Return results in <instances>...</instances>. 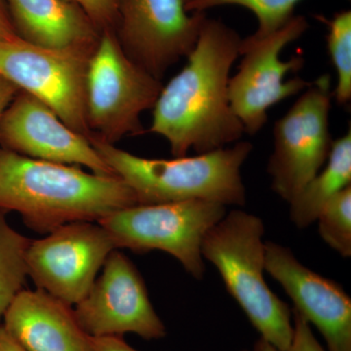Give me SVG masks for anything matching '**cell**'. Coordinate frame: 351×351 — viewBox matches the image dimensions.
<instances>
[{
	"label": "cell",
	"mask_w": 351,
	"mask_h": 351,
	"mask_svg": "<svg viewBox=\"0 0 351 351\" xmlns=\"http://www.w3.org/2000/svg\"><path fill=\"white\" fill-rule=\"evenodd\" d=\"M241 40L225 23L207 17L186 66L161 89L149 132L165 138L175 157L223 149L243 136L228 98Z\"/></svg>",
	"instance_id": "6da1fadb"
},
{
	"label": "cell",
	"mask_w": 351,
	"mask_h": 351,
	"mask_svg": "<svg viewBox=\"0 0 351 351\" xmlns=\"http://www.w3.org/2000/svg\"><path fill=\"white\" fill-rule=\"evenodd\" d=\"M138 204L117 176L86 173L0 149V210L20 214L27 228L46 235L73 221H96Z\"/></svg>",
	"instance_id": "7a4b0ae2"
},
{
	"label": "cell",
	"mask_w": 351,
	"mask_h": 351,
	"mask_svg": "<svg viewBox=\"0 0 351 351\" xmlns=\"http://www.w3.org/2000/svg\"><path fill=\"white\" fill-rule=\"evenodd\" d=\"M89 141L113 173L133 191L138 204L191 200L225 206L246 203L241 167L253 151L251 143L239 142L193 157L149 159L97 138Z\"/></svg>",
	"instance_id": "3957f363"
},
{
	"label": "cell",
	"mask_w": 351,
	"mask_h": 351,
	"mask_svg": "<svg viewBox=\"0 0 351 351\" xmlns=\"http://www.w3.org/2000/svg\"><path fill=\"white\" fill-rule=\"evenodd\" d=\"M262 219L233 210L206 233L202 257L218 269L226 290L261 339L287 351L293 336L292 309L265 282Z\"/></svg>",
	"instance_id": "277c9868"
},
{
	"label": "cell",
	"mask_w": 351,
	"mask_h": 351,
	"mask_svg": "<svg viewBox=\"0 0 351 351\" xmlns=\"http://www.w3.org/2000/svg\"><path fill=\"white\" fill-rule=\"evenodd\" d=\"M162 87L127 56L114 31L101 32L87 69L90 138L114 145L125 136L144 134L141 115L154 107Z\"/></svg>",
	"instance_id": "5b68a950"
},
{
	"label": "cell",
	"mask_w": 351,
	"mask_h": 351,
	"mask_svg": "<svg viewBox=\"0 0 351 351\" xmlns=\"http://www.w3.org/2000/svg\"><path fill=\"white\" fill-rule=\"evenodd\" d=\"M226 214L225 205L191 200L136 204L117 210L98 223L117 249L136 253L165 252L200 280L205 272L201 253L203 239Z\"/></svg>",
	"instance_id": "8992f818"
},
{
	"label": "cell",
	"mask_w": 351,
	"mask_h": 351,
	"mask_svg": "<svg viewBox=\"0 0 351 351\" xmlns=\"http://www.w3.org/2000/svg\"><path fill=\"white\" fill-rule=\"evenodd\" d=\"M308 27L304 16L295 15L269 36L242 39L240 55L243 59L237 75L230 78L228 98L244 133L256 135L267 123L270 108L304 91L311 84L299 76L285 82L288 73H298L304 68L302 55H295L288 61L280 59L284 48L301 38Z\"/></svg>",
	"instance_id": "52a82bcc"
},
{
	"label": "cell",
	"mask_w": 351,
	"mask_h": 351,
	"mask_svg": "<svg viewBox=\"0 0 351 351\" xmlns=\"http://www.w3.org/2000/svg\"><path fill=\"white\" fill-rule=\"evenodd\" d=\"M332 98L331 76L321 75L276 122L267 173L272 191L287 202L327 162L334 142L329 128Z\"/></svg>",
	"instance_id": "ba28073f"
},
{
	"label": "cell",
	"mask_w": 351,
	"mask_h": 351,
	"mask_svg": "<svg viewBox=\"0 0 351 351\" xmlns=\"http://www.w3.org/2000/svg\"><path fill=\"white\" fill-rule=\"evenodd\" d=\"M91 54L44 47L19 38L0 41V75L43 101L66 125L90 138L86 76Z\"/></svg>",
	"instance_id": "9c48e42d"
},
{
	"label": "cell",
	"mask_w": 351,
	"mask_h": 351,
	"mask_svg": "<svg viewBox=\"0 0 351 351\" xmlns=\"http://www.w3.org/2000/svg\"><path fill=\"white\" fill-rule=\"evenodd\" d=\"M115 249L100 223H66L43 239L31 240L25 255L27 277L36 289L73 306L89 292Z\"/></svg>",
	"instance_id": "30bf717a"
},
{
	"label": "cell",
	"mask_w": 351,
	"mask_h": 351,
	"mask_svg": "<svg viewBox=\"0 0 351 351\" xmlns=\"http://www.w3.org/2000/svg\"><path fill=\"white\" fill-rule=\"evenodd\" d=\"M189 0H117L115 34L134 63L161 80L195 48L206 12H189Z\"/></svg>",
	"instance_id": "8fae6325"
},
{
	"label": "cell",
	"mask_w": 351,
	"mask_h": 351,
	"mask_svg": "<svg viewBox=\"0 0 351 351\" xmlns=\"http://www.w3.org/2000/svg\"><path fill=\"white\" fill-rule=\"evenodd\" d=\"M73 311L80 326L93 338L132 332L149 341L167 334L152 306L144 279L119 249L108 255L101 276Z\"/></svg>",
	"instance_id": "7c38bea8"
},
{
	"label": "cell",
	"mask_w": 351,
	"mask_h": 351,
	"mask_svg": "<svg viewBox=\"0 0 351 351\" xmlns=\"http://www.w3.org/2000/svg\"><path fill=\"white\" fill-rule=\"evenodd\" d=\"M4 149L49 162L82 165L101 176H117L89 138L66 125L52 108L20 91L0 123Z\"/></svg>",
	"instance_id": "4fadbf2b"
},
{
	"label": "cell",
	"mask_w": 351,
	"mask_h": 351,
	"mask_svg": "<svg viewBox=\"0 0 351 351\" xmlns=\"http://www.w3.org/2000/svg\"><path fill=\"white\" fill-rule=\"evenodd\" d=\"M265 269L294 302V311L317 328L329 351H351V299L339 284L316 274L282 245L265 243Z\"/></svg>",
	"instance_id": "5bb4252c"
},
{
	"label": "cell",
	"mask_w": 351,
	"mask_h": 351,
	"mask_svg": "<svg viewBox=\"0 0 351 351\" xmlns=\"http://www.w3.org/2000/svg\"><path fill=\"white\" fill-rule=\"evenodd\" d=\"M1 324L25 351H95L73 306L40 289L20 291Z\"/></svg>",
	"instance_id": "9a60e30c"
},
{
	"label": "cell",
	"mask_w": 351,
	"mask_h": 351,
	"mask_svg": "<svg viewBox=\"0 0 351 351\" xmlns=\"http://www.w3.org/2000/svg\"><path fill=\"white\" fill-rule=\"evenodd\" d=\"M23 40L56 49L93 53L101 32L80 7L64 0H7Z\"/></svg>",
	"instance_id": "2e32d148"
},
{
	"label": "cell",
	"mask_w": 351,
	"mask_h": 351,
	"mask_svg": "<svg viewBox=\"0 0 351 351\" xmlns=\"http://www.w3.org/2000/svg\"><path fill=\"white\" fill-rule=\"evenodd\" d=\"M351 186V130L332 142L324 170L318 173L290 201V217L299 228L317 221L327 203Z\"/></svg>",
	"instance_id": "e0dca14e"
},
{
	"label": "cell",
	"mask_w": 351,
	"mask_h": 351,
	"mask_svg": "<svg viewBox=\"0 0 351 351\" xmlns=\"http://www.w3.org/2000/svg\"><path fill=\"white\" fill-rule=\"evenodd\" d=\"M31 239L16 232L0 210V324L7 307L24 289L27 271L25 255Z\"/></svg>",
	"instance_id": "ac0fdd59"
},
{
	"label": "cell",
	"mask_w": 351,
	"mask_h": 351,
	"mask_svg": "<svg viewBox=\"0 0 351 351\" xmlns=\"http://www.w3.org/2000/svg\"><path fill=\"white\" fill-rule=\"evenodd\" d=\"M317 18L327 25V47L337 73L332 97L339 105H348L351 100V11H339L332 19Z\"/></svg>",
	"instance_id": "d6986e66"
},
{
	"label": "cell",
	"mask_w": 351,
	"mask_h": 351,
	"mask_svg": "<svg viewBox=\"0 0 351 351\" xmlns=\"http://www.w3.org/2000/svg\"><path fill=\"white\" fill-rule=\"evenodd\" d=\"M301 0H189V12H206L215 7L237 5L248 9L258 19V29L251 36L262 38L283 27L295 16Z\"/></svg>",
	"instance_id": "ffe728a7"
},
{
	"label": "cell",
	"mask_w": 351,
	"mask_h": 351,
	"mask_svg": "<svg viewBox=\"0 0 351 351\" xmlns=\"http://www.w3.org/2000/svg\"><path fill=\"white\" fill-rule=\"evenodd\" d=\"M321 239L343 258L351 256V186L335 195L317 218Z\"/></svg>",
	"instance_id": "44dd1931"
},
{
	"label": "cell",
	"mask_w": 351,
	"mask_h": 351,
	"mask_svg": "<svg viewBox=\"0 0 351 351\" xmlns=\"http://www.w3.org/2000/svg\"><path fill=\"white\" fill-rule=\"evenodd\" d=\"M80 7L101 32L114 31L117 23V0H64Z\"/></svg>",
	"instance_id": "7402d4cb"
},
{
	"label": "cell",
	"mask_w": 351,
	"mask_h": 351,
	"mask_svg": "<svg viewBox=\"0 0 351 351\" xmlns=\"http://www.w3.org/2000/svg\"><path fill=\"white\" fill-rule=\"evenodd\" d=\"M293 336L287 351H325L314 337L311 324L292 309Z\"/></svg>",
	"instance_id": "603a6c76"
},
{
	"label": "cell",
	"mask_w": 351,
	"mask_h": 351,
	"mask_svg": "<svg viewBox=\"0 0 351 351\" xmlns=\"http://www.w3.org/2000/svg\"><path fill=\"white\" fill-rule=\"evenodd\" d=\"M92 341L95 351H138L129 346L122 337H92Z\"/></svg>",
	"instance_id": "cb8c5ba5"
},
{
	"label": "cell",
	"mask_w": 351,
	"mask_h": 351,
	"mask_svg": "<svg viewBox=\"0 0 351 351\" xmlns=\"http://www.w3.org/2000/svg\"><path fill=\"white\" fill-rule=\"evenodd\" d=\"M20 91L19 88L0 75V123H1L7 108H9Z\"/></svg>",
	"instance_id": "d4e9b609"
},
{
	"label": "cell",
	"mask_w": 351,
	"mask_h": 351,
	"mask_svg": "<svg viewBox=\"0 0 351 351\" xmlns=\"http://www.w3.org/2000/svg\"><path fill=\"white\" fill-rule=\"evenodd\" d=\"M17 38L7 0H0V41L12 40Z\"/></svg>",
	"instance_id": "484cf974"
},
{
	"label": "cell",
	"mask_w": 351,
	"mask_h": 351,
	"mask_svg": "<svg viewBox=\"0 0 351 351\" xmlns=\"http://www.w3.org/2000/svg\"><path fill=\"white\" fill-rule=\"evenodd\" d=\"M0 351H25L0 324Z\"/></svg>",
	"instance_id": "4316f807"
},
{
	"label": "cell",
	"mask_w": 351,
	"mask_h": 351,
	"mask_svg": "<svg viewBox=\"0 0 351 351\" xmlns=\"http://www.w3.org/2000/svg\"><path fill=\"white\" fill-rule=\"evenodd\" d=\"M253 351H280L277 350L276 346L270 345L269 341H265V339H260L256 343L255 346H254Z\"/></svg>",
	"instance_id": "83f0119b"
},
{
	"label": "cell",
	"mask_w": 351,
	"mask_h": 351,
	"mask_svg": "<svg viewBox=\"0 0 351 351\" xmlns=\"http://www.w3.org/2000/svg\"><path fill=\"white\" fill-rule=\"evenodd\" d=\"M241 351H250V350H241Z\"/></svg>",
	"instance_id": "f1b7e54d"
}]
</instances>
